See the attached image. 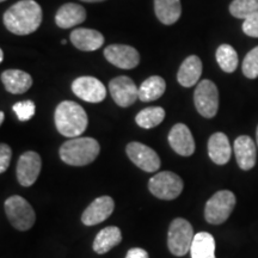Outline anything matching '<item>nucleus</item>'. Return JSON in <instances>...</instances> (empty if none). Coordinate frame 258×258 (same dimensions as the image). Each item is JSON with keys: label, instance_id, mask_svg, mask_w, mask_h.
I'll list each match as a JSON object with an SVG mask.
<instances>
[{"label": "nucleus", "instance_id": "nucleus-1", "mask_svg": "<svg viewBox=\"0 0 258 258\" xmlns=\"http://www.w3.org/2000/svg\"><path fill=\"white\" fill-rule=\"evenodd\" d=\"M5 28L18 36L32 34L42 23V9L35 0H21L16 3L3 17Z\"/></svg>", "mask_w": 258, "mask_h": 258}, {"label": "nucleus", "instance_id": "nucleus-2", "mask_svg": "<svg viewBox=\"0 0 258 258\" xmlns=\"http://www.w3.org/2000/svg\"><path fill=\"white\" fill-rule=\"evenodd\" d=\"M55 125L57 132L66 138H78L86 131L88 115L82 105L72 101L61 102L55 109Z\"/></svg>", "mask_w": 258, "mask_h": 258}, {"label": "nucleus", "instance_id": "nucleus-3", "mask_svg": "<svg viewBox=\"0 0 258 258\" xmlns=\"http://www.w3.org/2000/svg\"><path fill=\"white\" fill-rule=\"evenodd\" d=\"M98 141L93 138H73L60 147V158L72 166H85L98 157Z\"/></svg>", "mask_w": 258, "mask_h": 258}, {"label": "nucleus", "instance_id": "nucleus-4", "mask_svg": "<svg viewBox=\"0 0 258 258\" xmlns=\"http://www.w3.org/2000/svg\"><path fill=\"white\" fill-rule=\"evenodd\" d=\"M5 213L16 230L28 231L34 226L36 215L27 200L15 195L5 201Z\"/></svg>", "mask_w": 258, "mask_h": 258}, {"label": "nucleus", "instance_id": "nucleus-5", "mask_svg": "<svg viewBox=\"0 0 258 258\" xmlns=\"http://www.w3.org/2000/svg\"><path fill=\"white\" fill-rule=\"evenodd\" d=\"M235 207V196L230 190L215 192L206 203L205 218L212 225H220L230 218Z\"/></svg>", "mask_w": 258, "mask_h": 258}, {"label": "nucleus", "instance_id": "nucleus-6", "mask_svg": "<svg viewBox=\"0 0 258 258\" xmlns=\"http://www.w3.org/2000/svg\"><path fill=\"white\" fill-rule=\"evenodd\" d=\"M192 226L185 219L177 218L171 222L167 234V246L175 256H184L191 249L194 240Z\"/></svg>", "mask_w": 258, "mask_h": 258}, {"label": "nucleus", "instance_id": "nucleus-7", "mask_svg": "<svg viewBox=\"0 0 258 258\" xmlns=\"http://www.w3.org/2000/svg\"><path fill=\"white\" fill-rule=\"evenodd\" d=\"M148 189L160 200L171 201L178 198L183 190V180L171 171H163L154 175L148 182Z\"/></svg>", "mask_w": 258, "mask_h": 258}, {"label": "nucleus", "instance_id": "nucleus-8", "mask_svg": "<svg viewBox=\"0 0 258 258\" xmlns=\"http://www.w3.org/2000/svg\"><path fill=\"white\" fill-rule=\"evenodd\" d=\"M194 103L196 110L203 117H214L219 109V91L217 85L208 79L200 82L194 93Z\"/></svg>", "mask_w": 258, "mask_h": 258}, {"label": "nucleus", "instance_id": "nucleus-9", "mask_svg": "<svg viewBox=\"0 0 258 258\" xmlns=\"http://www.w3.org/2000/svg\"><path fill=\"white\" fill-rule=\"evenodd\" d=\"M125 152L139 169L146 172H156L160 167V158L156 151L141 143H129Z\"/></svg>", "mask_w": 258, "mask_h": 258}, {"label": "nucleus", "instance_id": "nucleus-10", "mask_svg": "<svg viewBox=\"0 0 258 258\" xmlns=\"http://www.w3.org/2000/svg\"><path fill=\"white\" fill-rule=\"evenodd\" d=\"M72 91L77 97L89 103H99L106 97V88L95 77H80L72 83Z\"/></svg>", "mask_w": 258, "mask_h": 258}, {"label": "nucleus", "instance_id": "nucleus-11", "mask_svg": "<svg viewBox=\"0 0 258 258\" xmlns=\"http://www.w3.org/2000/svg\"><path fill=\"white\" fill-rule=\"evenodd\" d=\"M104 56L111 64L122 70L135 69L140 62V54L127 44H110L104 49Z\"/></svg>", "mask_w": 258, "mask_h": 258}, {"label": "nucleus", "instance_id": "nucleus-12", "mask_svg": "<svg viewBox=\"0 0 258 258\" xmlns=\"http://www.w3.org/2000/svg\"><path fill=\"white\" fill-rule=\"evenodd\" d=\"M109 90L114 102L122 108L133 105L139 98V89L129 77H117L109 83Z\"/></svg>", "mask_w": 258, "mask_h": 258}, {"label": "nucleus", "instance_id": "nucleus-13", "mask_svg": "<svg viewBox=\"0 0 258 258\" xmlns=\"http://www.w3.org/2000/svg\"><path fill=\"white\" fill-rule=\"evenodd\" d=\"M42 161L38 153L28 151L19 157L17 163V178L21 185L30 186L36 182L41 172Z\"/></svg>", "mask_w": 258, "mask_h": 258}, {"label": "nucleus", "instance_id": "nucleus-14", "mask_svg": "<svg viewBox=\"0 0 258 258\" xmlns=\"http://www.w3.org/2000/svg\"><path fill=\"white\" fill-rule=\"evenodd\" d=\"M115 208L114 200L110 196H101L96 199L82 215V221L86 226H95L105 221L112 214Z\"/></svg>", "mask_w": 258, "mask_h": 258}, {"label": "nucleus", "instance_id": "nucleus-15", "mask_svg": "<svg viewBox=\"0 0 258 258\" xmlns=\"http://www.w3.org/2000/svg\"><path fill=\"white\" fill-rule=\"evenodd\" d=\"M169 144L177 154L190 157L195 152V140L190 129L184 123H177L169 133Z\"/></svg>", "mask_w": 258, "mask_h": 258}, {"label": "nucleus", "instance_id": "nucleus-16", "mask_svg": "<svg viewBox=\"0 0 258 258\" xmlns=\"http://www.w3.org/2000/svg\"><path fill=\"white\" fill-rule=\"evenodd\" d=\"M234 154L241 170L249 171L256 165V144L249 135H240L234 141Z\"/></svg>", "mask_w": 258, "mask_h": 258}, {"label": "nucleus", "instance_id": "nucleus-17", "mask_svg": "<svg viewBox=\"0 0 258 258\" xmlns=\"http://www.w3.org/2000/svg\"><path fill=\"white\" fill-rule=\"evenodd\" d=\"M70 37L73 46L83 51L97 50L104 43V36L93 29H76L71 32Z\"/></svg>", "mask_w": 258, "mask_h": 258}, {"label": "nucleus", "instance_id": "nucleus-18", "mask_svg": "<svg viewBox=\"0 0 258 258\" xmlns=\"http://www.w3.org/2000/svg\"><path fill=\"white\" fill-rule=\"evenodd\" d=\"M86 19V11L82 5L67 3L57 10L55 23L61 29H70L82 24Z\"/></svg>", "mask_w": 258, "mask_h": 258}, {"label": "nucleus", "instance_id": "nucleus-19", "mask_svg": "<svg viewBox=\"0 0 258 258\" xmlns=\"http://www.w3.org/2000/svg\"><path fill=\"white\" fill-rule=\"evenodd\" d=\"M208 154L213 163L225 165L231 159L232 147L230 140L224 133H214L208 140Z\"/></svg>", "mask_w": 258, "mask_h": 258}, {"label": "nucleus", "instance_id": "nucleus-20", "mask_svg": "<svg viewBox=\"0 0 258 258\" xmlns=\"http://www.w3.org/2000/svg\"><path fill=\"white\" fill-rule=\"evenodd\" d=\"M202 74V61L199 56L190 55L180 64L177 80L183 88H191L199 83Z\"/></svg>", "mask_w": 258, "mask_h": 258}, {"label": "nucleus", "instance_id": "nucleus-21", "mask_svg": "<svg viewBox=\"0 0 258 258\" xmlns=\"http://www.w3.org/2000/svg\"><path fill=\"white\" fill-rule=\"evenodd\" d=\"M2 82L6 91L14 95H21L27 92L32 85L31 76L24 71L8 70L2 73Z\"/></svg>", "mask_w": 258, "mask_h": 258}, {"label": "nucleus", "instance_id": "nucleus-22", "mask_svg": "<svg viewBox=\"0 0 258 258\" xmlns=\"http://www.w3.org/2000/svg\"><path fill=\"white\" fill-rule=\"evenodd\" d=\"M154 12L163 24L176 23L182 15L180 0H154Z\"/></svg>", "mask_w": 258, "mask_h": 258}, {"label": "nucleus", "instance_id": "nucleus-23", "mask_svg": "<svg viewBox=\"0 0 258 258\" xmlns=\"http://www.w3.org/2000/svg\"><path fill=\"white\" fill-rule=\"evenodd\" d=\"M122 240L121 230L115 226H109V227L103 228L96 235L95 241H93V250L95 252L103 254L109 252L112 247L118 245Z\"/></svg>", "mask_w": 258, "mask_h": 258}, {"label": "nucleus", "instance_id": "nucleus-24", "mask_svg": "<svg viewBox=\"0 0 258 258\" xmlns=\"http://www.w3.org/2000/svg\"><path fill=\"white\" fill-rule=\"evenodd\" d=\"M190 253L191 258H217L214 237L208 232H200L195 234Z\"/></svg>", "mask_w": 258, "mask_h": 258}, {"label": "nucleus", "instance_id": "nucleus-25", "mask_svg": "<svg viewBox=\"0 0 258 258\" xmlns=\"http://www.w3.org/2000/svg\"><path fill=\"white\" fill-rule=\"evenodd\" d=\"M166 83L159 76H152L147 78L139 88V99L141 102H153L164 95Z\"/></svg>", "mask_w": 258, "mask_h": 258}, {"label": "nucleus", "instance_id": "nucleus-26", "mask_svg": "<svg viewBox=\"0 0 258 258\" xmlns=\"http://www.w3.org/2000/svg\"><path fill=\"white\" fill-rule=\"evenodd\" d=\"M165 118V110L160 106H151L141 110L135 117L137 123L141 128L151 129L159 125Z\"/></svg>", "mask_w": 258, "mask_h": 258}, {"label": "nucleus", "instance_id": "nucleus-27", "mask_svg": "<svg viewBox=\"0 0 258 258\" xmlns=\"http://www.w3.org/2000/svg\"><path fill=\"white\" fill-rule=\"evenodd\" d=\"M220 69L226 73H232L238 67V54L230 44H221L215 54Z\"/></svg>", "mask_w": 258, "mask_h": 258}, {"label": "nucleus", "instance_id": "nucleus-28", "mask_svg": "<svg viewBox=\"0 0 258 258\" xmlns=\"http://www.w3.org/2000/svg\"><path fill=\"white\" fill-rule=\"evenodd\" d=\"M231 15L235 18L246 19L258 15V0H233L230 5Z\"/></svg>", "mask_w": 258, "mask_h": 258}, {"label": "nucleus", "instance_id": "nucleus-29", "mask_svg": "<svg viewBox=\"0 0 258 258\" xmlns=\"http://www.w3.org/2000/svg\"><path fill=\"white\" fill-rule=\"evenodd\" d=\"M244 76L249 79L258 78V46L246 54L241 66Z\"/></svg>", "mask_w": 258, "mask_h": 258}, {"label": "nucleus", "instance_id": "nucleus-30", "mask_svg": "<svg viewBox=\"0 0 258 258\" xmlns=\"http://www.w3.org/2000/svg\"><path fill=\"white\" fill-rule=\"evenodd\" d=\"M12 110L15 111V114L17 115L18 120L24 122L31 120L32 116L35 115V110H36V106L32 101H23V102H17L12 106Z\"/></svg>", "mask_w": 258, "mask_h": 258}, {"label": "nucleus", "instance_id": "nucleus-31", "mask_svg": "<svg viewBox=\"0 0 258 258\" xmlns=\"http://www.w3.org/2000/svg\"><path fill=\"white\" fill-rule=\"evenodd\" d=\"M243 31L247 36L258 38V15L244 19Z\"/></svg>", "mask_w": 258, "mask_h": 258}, {"label": "nucleus", "instance_id": "nucleus-32", "mask_svg": "<svg viewBox=\"0 0 258 258\" xmlns=\"http://www.w3.org/2000/svg\"><path fill=\"white\" fill-rule=\"evenodd\" d=\"M12 157V150L9 145L2 144L0 145V172H5L8 170L11 161Z\"/></svg>", "mask_w": 258, "mask_h": 258}, {"label": "nucleus", "instance_id": "nucleus-33", "mask_svg": "<svg viewBox=\"0 0 258 258\" xmlns=\"http://www.w3.org/2000/svg\"><path fill=\"white\" fill-rule=\"evenodd\" d=\"M125 258H150L146 250L141 249V247H133L127 252Z\"/></svg>", "mask_w": 258, "mask_h": 258}, {"label": "nucleus", "instance_id": "nucleus-34", "mask_svg": "<svg viewBox=\"0 0 258 258\" xmlns=\"http://www.w3.org/2000/svg\"><path fill=\"white\" fill-rule=\"evenodd\" d=\"M4 118H5V114L3 111H0V123H3V122H4Z\"/></svg>", "mask_w": 258, "mask_h": 258}, {"label": "nucleus", "instance_id": "nucleus-35", "mask_svg": "<svg viewBox=\"0 0 258 258\" xmlns=\"http://www.w3.org/2000/svg\"><path fill=\"white\" fill-rule=\"evenodd\" d=\"M82 2H85V3H99V2H104V0H82Z\"/></svg>", "mask_w": 258, "mask_h": 258}, {"label": "nucleus", "instance_id": "nucleus-36", "mask_svg": "<svg viewBox=\"0 0 258 258\" xmlns=\"http://www.w3.org/2000/svg\"><path fill=\"white\" fill-rule=\"evenodd\" d=\"M0 61H2V62H3V61H4V50H0Z\"/></svg>", "mask_w": 258, "mask_h": 258}, {"label": "nucleus", "instance_id": "nucleus-37", "mask_svg": "<svg viewBox=\"0 0 258 258\" xmlns=\"http://www.w3.org/2000/svg\"><path fill=\"white\" fill-rule=\"evenodd\" d=\"M256 141H257V147H258V127H257V131H256Z\"/></svg>", "mask_w": 258, "mask_h": 258}, {"label": "nucleus", "instance_id": "nucleus-38", "mask_svg": "<svg viewBox=\"0 0 258 258\" xmlns=\"http://www.w3.org/2000/svg\"><path fill=\"white\" fill-rule=\"evenodd\" d=\"M61 43H62V44H66V43H67V41H66V40H62V41H61Z\"/></svg>", "mask_w": 258, "mask_h": 258}, {"label": "nucleus", "instance_id": "nucleus-39", "mask_svg": "<svg viewBox=\"0 0 258 258\" xmlns=\"http://www.w3.org/2000/svg\"><path fill=\"white\" fill-rule=\"evenodd\" d=\"M0 2H2V3H4V2H6V0H0Z\"/></svg>", "mask_w": 258, "mask_h": 258}]
</instances>
